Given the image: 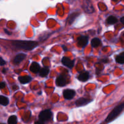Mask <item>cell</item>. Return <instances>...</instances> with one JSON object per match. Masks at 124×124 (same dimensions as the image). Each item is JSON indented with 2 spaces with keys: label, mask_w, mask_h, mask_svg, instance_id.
Masks as SVG:
<instances>
[{
  "label": "cell",
  "mask_w": 124,
  "mask_h": 124,
  "mask_svg": "<svg viewBox=\"0 0 124 124\" xmlns=\"http://www.w3.org/2000/svg\"><path fill=\"white\" fill-rule=\"evenodd\" d=\"M116 61L119 64H124V53H121L116 57Z\"/></svg>",
  "instance_id": "obj_19"
},
{
  "label": "cell",
  "mask_w": 124,
  "mask_h": 124,
  "mask_svg": "<svg viewBox=\"0 0 124 124\" xmlns=\"http://www.w3.org/2000/svg\"><path fill=\"white\" fill-rule=\"evenodd\" d=\"M62 63L64 64L65 66L68 67L69 68H71L74 66V61L71 60L70 58H67V57H64L62 59Z\"/></svg>",
  "instance_id": "obj_9"
},
{
  "label": "cell",
  "mask_w": 124,
  "mask_h": 124,
  "mask_svg": "<svg viewBox=\"0 0 124 124\" xmlns=\"http://www.w3.org/2000/svg\"><path fill=\"white\" fill-rule=\"evenodd\" d=\"M117 22V19L116 17L113 16H110L109 17H108V18L107 19V24H110V25H113V24H116Z\"/></svg>",
  "instance_id": "obj_14"
},
{
  "label": "cell",
  "mask_w": 124,
  "mask_h": 124,
  "mask_svg": "<svg viewBox=\"0 0 124 124\" xmlns=\"http://www.w3.org/2000/svg\"><path fill=\"white\" fill-rule=\"evenodd\" d=\"M75 94H76V93H75V91L71 89L65 90L64 91V93H63L64 98L65 99H67V100H70V99H73L75 96Z\"/></svg>",
  "instance_id": "obj_5"
},
{
  "label": "cell",
  "mask_w": 124,
  "mask_h": 124,
  "mask_svg": "<svg viewBox=\"0 0 124 124\" xmlns=\"http://www.w3.org/2000/svg\"><path fill=\"white\" fill-rule=\"evenodd\" d=\"M6 64V61L2 59V58H0V65H4Z\"/></svg>",
  "instance_id": "obj_21"
},
{
  "label": "cell",
  "mask_w": 124,
  "mask_h": 124,
  "mask_svg": "<svg viewBox=\"0 0 124 124\" xmlns=\"http://www.w3.org/2000/svg\"><path fill=\"white\" fill-rule=\"evenodd\" d=\"M121 22L124 25V16L122 17V18H121Z\"/></svg>",
  "instance_id": "obj_24"
},
{
  "label": "cell",
  "mask_w": 124,
  "mask_h": 124,
  "mask_svg": "<svg viewBox=\"0 0 124 124\" xmlns=\"http://www.w3.org/2000/svg\"></svg>",
  "instance_id": "obj_26"
},
{
  "label": "cell",
  "mask_w": 124,
  "mask_h": 124,
  "mask_svg": "<svg viewBox=\"0 0 124 124\" xmlns=\"http://www.w3.org/2000/svg\"><path fill=\"white\" fill-rule=\"evenodd\" d=\"M101 40L99 38H96L93 39L92 40V43H91V44H92V46L93 47H97L101 44Z\"/></svg>",
  "instance_id": "obj_18"
},
{
  "label": "cell",
  "mask_w": 124,
  "mask_h": 124,
  "mask_svg": "<svg viewBox=\"0 0 124 124\" xmlns=\"http://www.w3.org/2000/svg\"><path fill=\"white\" fill-rule=\"evenodd\" d=\"M30 70L33 73H38L39 72L41 68H40V65H39V64H38L36 62H33L30 65Z\"/></svg>",
  "instance_id": "obj_10"
},
{
  "label": "cell",
  "mask_w": 124,
  "mask_h": 124,
  "mask_svg": "<svg viewBox=\"0 0 124 124\" xmlns=\"http://www.w3.org/2000/svg\"><path fill=\"white\" fill-rule=\"evenodd\" d=\"M88 38L87 36H81L78 38V46L81 47H85L87 46V43H88Z\"/></svg>",
  "instance_id": "obj_7"
},
{
  "label": "cell",
  "mask_w": 124,
  "mask_h": 124,
  "mask_svg": "<svg viewBox=\"0 0 124 124\" xmlns=\"http://www.w3.org/2000/svg\"><path fill=\"white\" fill-rule=\"evenodd\" d=\"M92 101V99H87V98H81L79 99H78L75 102V104L77 107H81V106H84V105H87V104H89L90 102Z\"/></svg>",
  "instance_id": "obj_6"
},
{
  "label": "cell",
  "mask_w": 124,
  "mask_h": 124,
  "mask_svg": "<svg viewBox=\"0 0 124 124\" xmlns=\"http://www.w3.org/2000/svg\"><path fill=\"white\" fill-rule=\"evenodd\" d=\"M124 110V102L119 104L116 106L111 112L110 113L107 118L105 119V122L106 123H110L115 120Z\"/></svg>",
  "instance_id": "obj_2"
},
{
  "label": "cell",
  "mask_w": 124,
  "mask_h": 124,
  "mask_svg": "<svg viewBox=\"0 0 124 124\" xmlns=\"http://www.w3.org/2000/svg\"><path fill=\"white\" fill-rule=\"evenodd\" d=\"M26 56V54H23V53H21V54H18L15 56L14 60H13V62H14L15 64H18L24 59Z\"/></svg>",
  "instance_id": "obj_12"
},
{
  "label": "cell",
  "mask_w": 124,
  "mask_h": 124,
  "mask_svg": "<svg viewBox=\"0 0 124 124\" xmlns=\"http://www.w3.org/2000/svg\"><path fill=\"white\" fill-rule=\"evenodd\" d=\"M4 31H6V33H7V34H8V35H11L10 32H8V31H7V30H6V29H5V30H4Z\"/></svg>",
  "instance_id": "obj_25"
},
{
  "label": "cell",
  "mask_w": 124,
  "mask_h": 124,
  "mask_svg": "<svg viewBox=\"0 0 124 124\" xmlns=\"http://www.w3.org/2000/svg\"><path fill=\"white\" fill-rule=\"evenodd\" d=\"M82 8L85 12L87 13H92L94 12L93 4L89 0H84L82 5Z\"/></svg>",
  "instance_id": "obj_4"
},
{
  "label": "cell",
  "mask_w": 124,
  "mask_h": 124,
  "mask_svg": "<svg viewBox=\"0 0 124 124\" xmlns=\"http://www.w3.org/2000/svg\"><path fill=\"white\" fill-rule=\"evenodd\" d=\"M9 103V101L7 97H5L4 96H0V104L4 106H6Z\"/></svg>",
  "instance_id": "obj_15"
},
{
  "label": "cell",
  "mask_w": 124,
  "mask_h": 124,
  "mask_svg": "<svg viewBox=\"0 0 124 124\" xmlns=\"http://www.w3.org/2000/svg\"><path fill=\"white\" fill-rule=\"evenodd\" d=\"M5 87H6V84L4 82H1V83H0V88L1 89L4 88Z\"/></svg>",
  "instance_id": "obj_22"
},
{
  "label": "cell",
  "mask_w": 124,
  "mask_h": 124,
  "mask_svg": "<svg viewBox=\"0 0 124 124\" xmlns=\"http://www.w3.org/2000/svg\"><path fill=\"white\" fill-rule=\"evenodd\" d=\"M13 46L25 50H31L38 45L37 42L31 41H12Z\"/></svg>",
  "instance_id": "obj_1"
},
{
  "label": "cell",
  "mask_w": 124,
  "mask_h": 124,
  "mask_svg": "<svg viewBox=\"0 0 124 124\" xmlns=\"http://www.w3.org/2000/svg\"><path fill=\"white\" fill-rule=\"evenodd\" d=\"M52 116V113L50 110H46L41 111L39 115V120L46 122V121H48L51 119Z\"/></svg>",
  "instance_id": "obj_3"
},
{
  "label": "cell",
  "mask_w": 124,
  "mask_h": 124,
  "mask_svg": "<svg viewBox=\"0 0 124 124\" xmlns=\"http://www.w3.org/2000/svg\"><path fill=\"white\" fill-rule=\"evenodd\" d=\"M18 122L17 117L15 115L11 116L8 119V124H16Z\"/></svg>",
  "instance_id": "obj_20"
},
{
  "label": "cell",
  "mask_w": 124,
  "mask_h": 124,
  "mask_svg": "<svg viewBox=\"0 0 124 124\" xmlns=\"http://www.w3.org/2000/svg\"><path fill=\"white\" fill-rule=\"evenodd\" d=\"M56 84L59 87H63L67 84V80L62 75H61L56 79Z\"/></svg>",
  "instance_id": "obj_8"
},
{
  "label": "cell",
  "mask_w": 124,
  "mask_h": 124,
  "mask_svg": "<svg viewBox=\"0 0 124 124\" xmlns=\"http://www.w3.org/2000/svg\"><path fill=\"white\" fill-rule=\"evenodd\" d=\"M79 15L78 13H73L70 15L69 16L67 19V22L69 23V24H71V23H73L74 20L75 19V18Z\"/></svg>",
  "instance_id": "obj_17"
},
{
  "label": "cell",
  "mask_w": 124,
  "mask_h": 124,
  "mask_svg": "<svg viewBox=\"0 0 124 124\" xmlns=\"http://www.w3.org/2000/svg\"><path fill=\"white\" fill-rule=\"evenodd\" d=\"M44 124V122H43V121H36V122H35V124Z\"/></svg>",
  "instance_id": "obj_23"
},
{
  "label": "cell",
  "mask_w": 124,
  "mask_h": 124,
  "mask_svg": "<svg viewBox=\"0 0 124 124\" xmlns=\"http://www.w3.org/2000/svg\"><path fill=\"white\" fill-rule=\"evenodd\" d=\"M19 82L23 84H25L29 82H30L31 81V78L29 76H20L18 78Z\"/></svg>",
  "instance_id": "obj_13"
},
{
  "label": "cell",
  "mask_w": 124,
  "mask_h": 124,
  "mask_svg": "<svg viewBox=\"0 0 124 124\" xmlns=\"http://www.w3.org/2000/svg\"><path fill=\"white\" fill-rule=\"evenodd\" d=\"M89 73L86 71V72H84L80 74L78 76V79L79 81H82V82H85V81H87L89 79Z\"/></svg>",
  "instance_id": "obj_11"
},
{
  "label": "cell",
  "mask_w": 124,
  "mask_h": 124,
  "mask_svg": "<svg viewBox=\"0 0 124 124\" xmlns=\"http://www.w3.org/2000/svg\"><path fill=\"white\" fill-rule=\"evenodd\" d=\"M39 76L41 77H46L49 73V69L47 67H44L41 69L39 71Z\"/></svg>",
  "instance_id": "obj_16"
}]
</instances>
